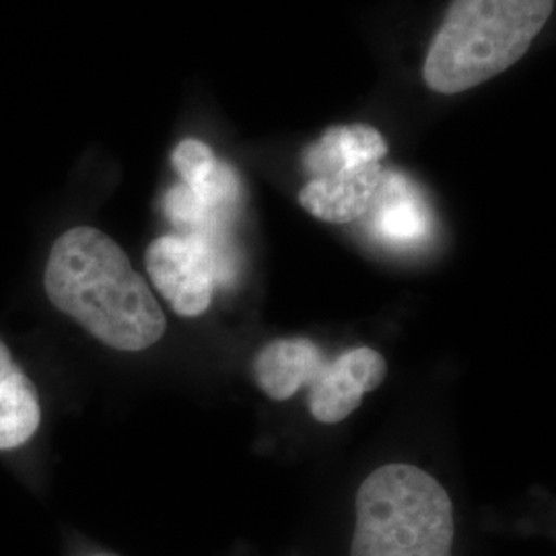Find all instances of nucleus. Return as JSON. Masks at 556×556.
Returning <instances> with one entry per match:
<instances>
[{"instance_id":"obj_1","label":"nucleus","mask_w":556,"mask_h":556,"mask_svg":"<svg viewBox=\"0 0 556 556\" xmlns=\"http://www.w3.org/2000/svg\"><path fill=\"white\" fill-rule=\"evenodd\" d=\"M46 293L112 349L144 351L165 334V314L149 285L118 243L93 227H75L56 239Z\"/></svg>"},{"instance_id":"obj_2","label":"nucleus","mask_w":556,"mask_h":556,"mask_svg":"<svg viewBox=\"0 0 556 556\" xmlns=\"http://www.w3.org/2000/svg\"><path fill=\"white\" fill-rule=\"evenodd\" d=\"M555 11V0H454L429 46L422 77L456 96L514 66Z\"/></svg>"},{"instance_id":"obj_3","label":"nucleus","mask_w":556,"mask_h":556,"mask_svg":"<svg viewBox=\"0 0 556 556\" xmlns=\"http://www.w3.org/2000/svg\"><path fill=\"white\" fill-rule=\"evenodd\" d=\"M351 556H452L454 507L435 478L388 464L363 480Z\"/></svg>"},{"instance_id":"obj_4","label":"nucleus","mask_w":556,"mask_h":556,"mask_svg":"<svg viewBox=\"0 0 556 556\" xmlns=\"http://www.w3.org/2000/svg\"><path fill=\"white\" fill-rule=\"evenodd\" d=\"M386 155L388 142L374 126L328 128L303 153L309 181L299 192V204L316 219L337 225L365 217L378 194Z\"/></svg>"},{"instance_id":"obj_5","label":"nucleus","mask_w":556,"mask_h":556,"mask_svg":"<svg viewBox=\"0 0 556 556\" xmlns=\"http://www.w3.org/2000/svg\"><path fill=\"white\" fill-rule=\"evenodd\" d=\"M147 270L161 295L181 318H197L213 301L217 285L236 277L233 258L194 236H163L147 250Z\"/></svg>"},{"instance_id":"obj_6","label":"nucleus","mask_w":556,"mask_h":556,"mask_svg":"<svg viewBox=\"0 0 556 556\" xmlns=\"http://www.w3.org/2000/svg\"><path fill=\"white\" fill-rule=\"evenodd\" d=\"M388 374L386 358L376 349L358 346L326 363L319 378L309 386L312 417L324 425H337L351 417L365 394L378 390Z\"/></svg>"},{"instance_id":"obj_7","label":"nucleus","mask_w":556,"mask_h":556,"mask_svg":"<svg viewBox=\"0 0 556 556\" xmlns=\"http://www.w3.org/2000/svg\"><path fill=\"white\" fill-rule=\"evenodd\" d=\"M371 233L396 248H410L431 236L433 219L425 199L418 194L417 186L397 174L386 172L379 184L378 194L369 211Z\"/></svg>"},{"instance_id":"obj_8","label":"nucleus","mask_w":556,"mask_h":556,"mask_svg":"<svg viewBox=\"0 0 556 556\" xmlns=\"http://www.w3.org/2000/svg\"><path fill=\"white\" fill-rule=\"evenodd\" d=\"M326 367L316 342L307 338H280L260 351L252 371L260 390L273 400H289L301 388H309Z\"/></svg>"},{"instance_id":"obj_9","label":"nucleus","mask_w":556,"mask_h":556,"mask_svg":"<svg viewBox=\"0 0 556 556\" xmlns=\"http://www.w3.org/2000/svg\"><path fill=\"white\" fill-rule=\"evenodd\" d=\"M172 163L181 184L197 199L223 215H236L241 200L238 174L233 167L217 160L208 144L197 139L181 140L172 155Z\"/></svg>"},{"instance_id":"obj_10","label":"nucleus","mask_w":556,"mask_h":556,"mask_svg":"<svg viewBox=\"0 0 556 556\" xmlns=\"http://www.w3.org/2000/svg\"><path fill=\"white\" fill-rule=\"evenodd\" d=\"M40 402L34 383L0 342V450L27 443L40 427Z\"/></svg>"}]
</instances>
